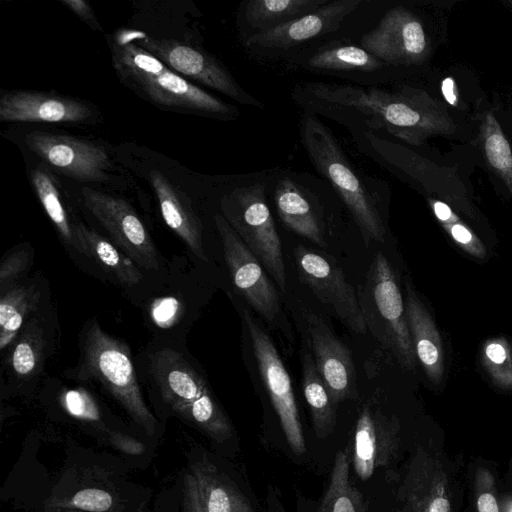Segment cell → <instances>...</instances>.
Segmentation results:
<instances>
[{
    "instance_id": "obj_45",
    "label": "cell",
    "mask_w": 512,
    "mask_h": 512,
    "mask_svg": "<svg viewBox=\"0 0 512 512\" xmlns=\"http://www.w3.org/2000/svg\"><path fill=\"white\" fill-rule=\"evenodd\" d=\"M511 512H512V510H511Z\"/></svg>"
},
{
    "instance_id": "obj_1",
    "label": "cell",
    "mask_w": 512,
    "mask_h": 512,
    "mask_svg": "<svg viewBox=\"0 0 512 512\" xmlns=\"http://www.w3.org/2000/svg\"><path fill=\"white\" fill-rule=\"evenodd\" d=\"M291 98L303 113L330 119L348 131L389 134L412 146L457 130L442 102L410 86L387 90L351 83L300 81L294 85Z\"/></svg>"
},
{
    "instance_id": "obj_28",
    "label": "cell",
    "mask_w": 512,
    "mask_h": 512,
    "mask_svg": "<svg viewBox=\"0 0 512 512\" xmlns=\"http://www.w3.org/2000/svg\"><path fill=\"white\" fill-rule=\"evenodd\" d=\"M74 486V485H73ZM48 510L77 509L84 512H126L120 495L112 488L80 483V487L58 488L45 501Z\"/></svg>"
},
{
    "instance_id": "obj_12",
    "label": "cell",
    "mask_w": 512,
    "mask_h": 512,
    "mask_svg": "<svg viewBox=\"0 0 512 512\" xmlns=\"http://www.w3.org/2000/svg\"><path fill=\"white\" fill-rule=\"evenodd\" d=\"M362 0H329L319 9L243 43L259 59L289 56L299 46L336 32L362 4Z\"/></svg>"
},
{
    "instance_id": "obj_33",
    "label": "cell",
    "mask_w": 512,
    "mask_h": 512,
    "mask_svg": "<svg viewBox=\"0 0 512 512\" xmlns=\"http://www.w3.org/2000/svg\"><path fill=\"white\" fill-rule=\"evenodd\" d=\"M43 338L35 323H28L21 332L10 358L13 371L22 377L33 375L40 368Z\"/></svg>"
},
{
    "instance_id": "obj_6",
    "label": "cell",
    "mask_w": 512,
    "mask_h": 512,
    "mask_svg": "<svg viewBox=\"0 0 512 512\" xmlns=\"http://www.w3.org/2000/svg\"><path fill=\"white\" fill-rule=\"evenodd\" d=\"M152 372L162 399L177 415L217 442L232 436L231 422L207 382L181 353L158 351L152 358Z\"/></svg>"
},
{
    "instance_id": "obj_35",
    "label": "cell",
    "mask_w": 512,
    "mask_h": 512,
    "mask_svg": "<svg viewBox=\"0 0 512 512\" xmlns=\"http://www.w3.org/2000/svg\"><path fill=\"white\" fill-rule=\"evenodd\" d=\"M60 401L63 408L74 418L90 424H101L98 406L85 390H67L61 395Z\"/></svg>"
},
{
    "instance_id": "obj_31",
    "label": "cell",
    "mask_w": 512,
    "mask_h": 512,
    "mask_svg": "<svg viewBox=\"0 0 512 512\" xmlns=\"http://www.w3.org/2000/svg\"><path fill=\"white\" fill-rule=\"evenodd\" d=\"M31 183L59 235L66 244L74 248L73 223H70L64 207L58 179L44 163H41L31 171Z\"/></svg>"
},
{
    "instance_id": "obj_34",
    "label": "cell",
    "mask_w": 512,
    "mask_h": 512,
    "mask_svg": "<svg viewBox=\"0 0 512 512\" xmlns=\"http://www.w3.org/2000/svg\"><path fill=\"white\" fill-rule=\"evenodd\" d=\"M483 363L497 386L512 389V355L505 339L496 338L486 343Z\"/></svg>"
},
{
    "instance_id": "obj_27",
    "label": "cell",
    "mask_w": 512,
    "mask_h": 512,
    "mask_svg": "<svg viewBox=\"0 0 512 512\" xmlns=\"http://www.w3.org/2000/svg\"><path fill=\"white\" fill-rule=\"evenodd\" d=\"M303 394L310 409L315 434L328 437L336 425V404L320 376L310 353H302Z\"/></svg>"
},
{
    "instance_id": "obj_39",
    "label": "cell",
    "mask_w": 512,
    "mask_h": 512,
    "mask_svg": "<svg viewBox=\"0 0 512 512\" xmlns=\"http://www.w3.org/2000/svg\"><path fill=\"white\" fill-rule=\"evenodd\" d=\"M29 256L26 251H18L8 256L0 266L1 292L19 277L27 268Z\"/></svg>"
},
{
    "instance_id": "obj_14",
    "label": "cell",
    "mask_w": 512,
    "mask_h": 512,
    "mask_svg": "<svg viewBox=\"0 0 512 512\" xmlns=\"http://www.w3.org/2000/svg\"><path fill=\"white\" fill-rule=\"evenodd\" d=\"M287 68L346 79L357 85L383 84L394 67L360 45L329 43L298 50L283 59Z\"/></svg>"
},
{
    "instance_id": "obj_44",
    "label": "cell",
    "mask_w": 512,
    "mask_h": 512,
    "mask_svg": "<svg viewBox=\"0 0 512 512\" xmlns=\"http://www.w3.org/2000/svg\"><path fill=\"white\" fill-rule=\"evenodd\" d=\"M508 3L512 6V0H509Z\"/></svg>"
},
{
    "instance_id": "obj_36",
    "label": "cell",
    "mask_w": 512,
    "mask_h": 512,
    "mask_svg": "<svg viewBox=\"0 0 512 512\" xmlns=\"http://www.w3.org/2000/svg\"><path fill=\"white\" fill-rule=\"evenodd\" d=\"M442 227L465 251L477 258L485 256L483 243L460 221L458 216L452 221L442 224Z\"/></svg>"
},
{
    "instance_id": "obj_5",
    "label": "cell",
    "mask_w": 512,
    "mask_h": 512,
    "mask_svg": "<svg viewBox=\"0 0 512 512\" xmlns=\"http://www.w3.org/2000/svg\"><path fill=\"white\" fill-rule=\"evenodd\" d=\"M267 194L288 230L327 247L336 215L334 207L343 204L327 180L304 171L274 168L267 170Z\"/></svg>"
},
{
    "instance_id": "obj_25",
    "label": "cell",
    "mask_w": 512,
    "mask_h": 512,
    "mask_svg": "<svg viewBox=\"0 0 512 512\" xmlns=\"http://www.w3.org/2000/svg\"><path fill=\"white\" fill-rule=\"evenodd\" d=\"M205 512H254L250 502L223 472L202 459L190 466Z\"/></svg>"
},
{
    "instance_id": "obj_42",
    "label": "cell",
    "mask_w": 512,
    "mask_h": 512,
    "mask_svg": "<svg viewBox=\"0 0 512 512\" xmlns=\"http://www.w3.org/2000/svg\"><path fill=\"white\" fill-rule=\"evenodd\" d=\"M441 92L446 102L452 106H457L459 94L456 82L453 77H446L441 82Z\"/></svg>"
},
{
    "instance_id": "obj_37",
    "label": "cell",
    "mask_w": 512,
    "mask_h": 512,
    "mask_svg": "<svg viewBox=\"0 0 512 512\" xmlns=\"http://www.w3.org/2000/svg\"><path fill=\"white\" fill-rule=\"evenodd\" d=\"M476 502L478 512H499L494 493V479L489 471L480 468L476 474Z\"/></svg>"
},
{
    "instance_id": "obj_21",
    "label": "cell",
    "mask_w": 512,
    "mask_h": 512,
    "mask_svg": "<svg viewBox=\"0 0 512 512\" xmlns=\"http://www.w3.org/2000/svg\"><path fill=\"white\" fill-rule=\"evenodd\" d=\"M307 327L312 358L335 404L355 398L356 378L349 349L317 315H307Z\"/></svg>"
},
{
    "instance_id": "obj_11",
    "label": "cell",
    "mask_w": 512,
    "mask_h": 512,
    "mask_svg": "<svg viewBox=\"0 0 512 512\" xmlns=\"http://www.w3.org/2000/svg\"><path fill=\"white\" fill-rule=\"evenodd\" d=\"M136 39L137 45L180 76L200 82L242 105L265 108L264 103L247 92L220 60L204 49L173 39L146 35Z\"/></svg>"
},
{
    "instance_id": "obj_2",
    "label": "cell",
    "mask_w": 512,
    "mask_h": 512,
    "mask_svg": "<svg viewBox=\"0 0 512 512\" xmlns=\"http://www.w3.org/2000/svg\"><path fill=\"white\" fill-rule=\"evenodd\" d=\"M299 130L301 143L315 171L335 190L366 246L384 242L387 183L354 165L331 129L318 116L303 113Z\"/></svg>"
},
{
    "instance_id": "obj_24",
    "label": "cell",
    "mask_w": 512,
    "mask_h": 512,
    "mask_svg": "<svg viewBox=\"0 0 512 512\" xmlns=\"http://www.w3.org/2000/svg\"><path fill=\"white\" fill-rule=\"evenodd\" d=\"M405 310L416 357L429 380L440 384L444 374L441 337L425 306L407 284Z\"/></svg>"
},
{
    "instance_id": "obj_13",
    "label": "cell",
    "mask_w": 512,
    "mask_h": 512,
    "mask_svg": "<svg viewBox=\"0 0 512 512\" xmlns=\"http://www.w3.org/2000/svg\"><path fill=\"white\" fill-rule=\"evenodd\" d=\"M359 45L394 68L420 65L431 51L422 21L402 6L387 10L374 28L361 35Z\"/></svg>"
},
{
    "instance_id": "obj_20",
    "label": "cell",
    "mask_w": 512,
    "mask_h": 512,
    "mask_svg": "<svg viewBox=\"0 0 512 512\" xmlns=\"http://www.w3.org/2000/svg\"><path fill=\"white\" fill-rule=\"evenodd\" d=\"M400 425L372 404H365L358 416L352 450V464L357 476L365 481L374 471L387 466L397 455Z\"/></svg>"
},
{
    "instance_id": "obj_4",
    "label": "cell",
    "mask_w": 512,
    "mask_h": 512,
    "mask_svg": "<svg viewBox=\"0 0 512 512\" xmlns=\"http://www.w3.org/2000/svg\"><path fill=\"white\" fill-rule=\"evenodd\" d=\"M221 215L261 262L281 292L286 271L280 237L267 203V171L243 175L219 200Z\"/></svg>"
},
{
    "instance_id": "obj_43",
    "label": "cell",
    "mask_w": 512,
    "mask_h": 512,
    "mask_svg": "<svg viewBox=\"0 0 512 512\" xmlns=\"http://www.w3.org/2000/svg\"><path fill=\"white\" fill-rule=\"evenodd\" d=\"M49 512H84V511L77 510V509H53V510H49Z\"/></svg>"
},
{
    "instance_id": "obj_23",
    "label": "cell",
    "mask_w": 512,
    "mask_h": 512,
    "mask_svg": "<svg viewBox=\"0 0 512 512\" xmlns=\"http://www.w3.org/2000/svg\"><path fill=\"white\" fill-rule=\"evenodd\" d=\"M329 0H246L237 11L236 23L241 40L261 34L305 16Z\"/></svg>"
},
{
    "instance_id": "obj_19",
    "label": "cell",
    "mask_w": 512,
    "mask_h": 512,
    "mask_svg": "<svg viewBox=\"0 0 512 512\" xmlns=\"http://www.w3.org/2000/svg\"><path fill=\"white\" fill-rule=\"evenodd\" d=\"M94 108L86 101L58 93L12 90L1 95L2 122L89 123Z\"/></svg>"
},
{
    "instance_id": "obj_40",
    "label": "cell",
    "mask_w": 512,
    "mask_h": 512,
    "mask_svg": "<svg viewBox=\"0 0 512 512\" xmlns=\"http://www.w3.org/2000/svg\"><path fill=\"white\" fill-rule=\"evenodd\" d=\"M181 507L182 512H205L197 481L191 472L184 476Z\"/></svg>"
},
{
    "instance_id": "obj_10",
    "label": "cell",
    "mask_w": 512,
    "mask_h": 512,
    "mask_svg": "<svg viewBox=\"0 0 512 512\" xmlns=\"http://www.w3.org/2000/svg\"><path fill=\"white\" fill-rule=\"evenodd\" d=\"M214 222L234 287L264 321L282 325L280 297L270 275L220 213L214 215Z\"/></svg>"
},
{
    "instance_id": "obj_16",
    "label": "cell",
    "mask_w": 512,
    "mask_h": 512,
    "mask_svg": "<svg viewBox=\"0 0 512 512\" xmlns=\"http://www.w3.org/2000/svg\"><path fill=\"white\" fill-rule=\"evenodd\" d=\"M81 193L86 208L131 260L149 270L159 268L155 245L126 200L86 186Z\"/></svg>"
},
{
    "instance_id": "obj_15",
    "label": "cell",
    "mask_w": 512,
    "mask_h": 512,
    "mask_svg": "<svg viewBox=\"0 0 512 512\" xmlns=\"http://www.w3.org/2000/svg\"><path fill=\"white\" fill-rule=\"evenodd\" d=\"M28 148L57 173L79 182L109 178L111 159L95 142L65 134L33 131L25 135Z\"/></svg>"
},
{
    "instance_id": "obj_26",
    "label": "cell",
    "mask_w": 512,
    "mask_h": 512,
    "mask_svg": "<svg viewBox=\"0 0 512 512\" xmlns=\"http://www.w3.org/2000/svg\"><path fill=\"white\" fill-rule=\"evenodd\" d=\"M74 249L95 260L120 282L138 284L142 273L133 260L120 252L111 242L81 222L73 223Z\"/></svg>"
},
{
    "instance_id": "obj_30",
    "label": "cell",
    "mask_w": 512,
    "mask_h": 512,
    "mask_svg": "<svg viewBox=\"0 0 512 512\" xmlns=\"http://www.w3.org/2000/svg\"><path fill=\"white\" fill-rule=\"evenodd\" d=\"M350 459L346 452L338 451L330 482L317 512H367L363 495L349 477Z\"/></svg>"
},
{
    "instance_id": "obj_22",
    "label": "cell",
    "mask_w": 512,
    "mask_h": 512,
    "mask_svg": "<svg viewBox=\"0 0 512 512\" xmlns=\"http://www.w3.org/2000/svg\"><path fill=\"white\" fill-rule=\"evenodd\" d=\"M149 177L166 225L200 260L207 261L203 247V226L191 200L162 172L152 170Z\"/></svg>"
},
{
    "instance_id": "obj_8",
    "label": "cell",
    "mask_w": 512,
    "mask_h": 512,
    "mask_svg": "<svg viewBox=\"0 0 512 512\" xmlns=\"http://www.w3.org/2000/svg\"><path fill=\"white\" fill-rule=\"evenodd\" d=\"M359 302L367 328L403 367L413 369L417 357L402 294L392 266L381 252L370 265Z\"/></svg>"
},
{
    "instance_id": "obj_7",
    "label": "cell",
    "mask_w": 512,
    "mask_h": 512,
    "mask_svg": "<svg viewBox=\"0 0 512 512\" xmlns=\"http://www.w3.org/2000/svg\"><path fill=\"white\" fill-rule=\"evenodd\" d=\"M241 318L249 374L268 397L289 447L302 455L306 445L289 373L271 337L251 312L243 309Z\"/></svg>"
},
{
    "instance_id": "obj_9",
    "label": "cell",
    "mask_w": 512,
    "mask_h": 512,
    "mask_svg": "<svg viewBox=\"0 0 512 512\" xmlns=\"http://www.w3.org/2000/svg\"><path fill=\"white\" fill-rule=\"evenodd\" d=\"M83 352L84 372L98 380L134 422L153 435L157 421L144 401L126 344L93 322L85 333Z\"/></svg>"
},
{
    "instance_id": "obj_3",
    "label": "cell",
    "mask_w": 512,
    "mask_h": 512,
    "mask_svg": "<svg viewBox=\"0 0 512 512\" xmlns=\"http://www.w3.org/2000/svg\"><path fill=\"white\" fill-rule=\"evenodd\" d=\"M113 67L128 87L159 107L231 121L239 109L192 84L134 43L112 46Z\"/></svg>"
},
{
    "instance_id": "obj_38",
    "label": "cell",
    "mask_w": 512,
    "mask_h": 512,
    "mask_svg": "<svg viewBox=\"0 0 512 512\" xmlns=\"http://www.w3.org/2000/svg\"><path fill=\"white\" fill-rule=\"evenodd\" d=\"M181 311L180 302L174 297H163L154 301L151 317L155 324L167 328L176 322Z\"/></svg>"
},
{
    "instance_id": "obj_32",
    "label": "cell",
    "mask_w": 512,
    "mask_h": 512,
    "mask_svg": "<svg viewBox=\"0 0 512 512\" xmlns=\"http://www.w3.org/2000/svg\"><path fill=\"white\" fill-rule=\"evenodd\" d=\"M484 156L498 177L512 194V150L493 113L484 115L480 126Z\"/></svg>"
},
{
    "instance_id": "obj_18",
    "label": "cell",
    "mask_w": 512,
    "mask_h": 512,
    "mask_svg": "<svg viewBox=\"0 0 512 512\" xmlns=\"http://www.w3.org/2000/svg\"><path fill=\"white\" fill-rule=\"evenodd\" d=\"M448 473L440 459L418 447L407 463L395 512H451Z\"/></svg>"
},
{
    "instance_id": "obj_41",
    "label": "cell",
    "mask_w": 512,
    "mask_h": 512,
    "mask_svg": "<svg viewBox=\"0 0 512 512\" xmlns=\"http://www.w3.org/2000/svg\"><path fill=\"white\" fill-rule=\"evenodd\" d=\"M60 3L85 22L91 29L102 31V27L89 2L84 0H60Z\"/></svg>"
},
{
    "instance_id": "obj_17",
    "label": "cell",
    "mask_w": 512,
    "mask_h": 512,
    "mask_svg": "<svg viewBox=\"0 0 512 512\" xmlns=\"http://www.w3.org/2000/svg\"><path fill=\"white\" fill-rule=\"evenodd\" d=\"M295 258L301 280L314 295L330 306L349 329L357 334H365L368 328L359 298L342 269L303 246L295 249Z\"/></svg>"
},
{
    "instance_id": "obj_29",
    "label": "cell",
    "mask_w": 512,
    "mask_h": 512,
    "mask_svg": "<svg viewBox=\"0 0 512 512\" xmlns=\"http://www.w3.org/2000/svg\"><path fill=\"white\" fill-rule=\"evenodd\" d=\"M38 301L39 291L32 284L14 286L1 292V350H4L17 339L26 317L37 307Z\"/></svg>"
}]
</instances>
